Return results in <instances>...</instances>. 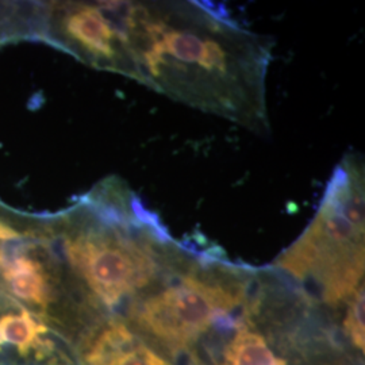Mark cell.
<instances>
[{"instance_id": "6da1fadb", "label": "cell", "mask_w": 365, "mask_h": 365, "mask_svg": "<svg viewBox=\"0 0 365 365\" xmlns=\"http://www.w3.org/2000/svg\"><path fill=\"white\" fill-rule=\"evenodd\" d=\"M133 78L267 137L272 41L197 1H126Z\"/></svg>"}, {"instance_id": "52a82bcc", "label": "cell", "mask_w": 365, "mask_h": 365, "mask_svg": "<svg viewBox=\"0 0 365 365\" xmlns=\"http://www.w3.org/2000/svg\"><path fill=\"white\" fill-rule=\"evenodd\" d=\"M120 315H103L73 342L78 365H173Z\"/></svg>"}, {"instance_id": "30bf717a", "label": "cell", "mask_w": 365, "mask_h": 365, "mask_svg": "<svg viewBox=\"0 0 365 365\" xmlns=\"http://www.w3.org/2000/svg\"><path fill=\"white\" fill-rule=\"evenodd\" d=\"M24 240V235L18 230H15L11 226L6 225L4 222L0 221V242H14Z\"/></svg>"}, {"instance_id": "7a4b0ae2", "label": "cell", "mask_w": 365, "mask_h": 365, "mask_svg": "<svg viewBox=\"0 0 365 365\" xmlns=\"http://www.w3.org/2000/svg\"><path fill=\"white\" fill-rule=\"evenodd\" d=\"M51 241L92 318L117 314L182 257L156 214L122 182L108 180L60 222Z\"/></svg>"}, {"instance_id": "5b68a950", "label": "cell", "mask_w": 365, "mask_h": 365, "mask_svg": "<svg viewBox=\"0 0 365 365\" xmlns=\"http://www.w3.org/2000/svg\"><path fill=\"white\" fill-rule=\"evenodd\" d=\"M56 37L88 64L133 78L125 1L66 3L54 13Z\"/></svg>"}, {"instance_id": "3957f363", "label": "cell", "mask_w": 365, "mask_h": 365, "mask_svg": "<svg viewBox=\"0 0 365 365\" xmlns=\"http://www.w3.org/2000/svg\"><path fill=\"white\" fill-rule=\"evenodd\" d=\"M265 274L182 253L179 261L120 314L161 351H190L212 327L255 312Z\"/></svg>"}, {"instance_id": "8992f818", "label": "cell", "mask_w": 365, "mask_h": 365, "mask_svg": "<svg viewBox=\"0 0 365 365\" xmlns=\"http://www.w3.org/2000/svg\"><path fill=\"white\" fill-rule=\"evenodd\" d=\"M0 365L78 364L60 327L0 291Z\"/></svg>"}, {"instance_id": "277c9868", "label": "cell", "mask_w": 365, "mask_h": 365, "mask_svg": "<svg viewBox=\"0 0 365 365\" xmlns=\"http://www.w3.org/2000/svg\"><path fill=\"white\" fill-rule=\"evenodd\" d=\"M364 182L363 158H342L313 221L276 260L306 294L331 307L364 288Z\"/></svg>"}, {"instance_id": "9c48e42d", "label": "cell", "mask_w": 365, "mask_h": 365, "mask_svg": "<svg viewBox=\"0 0 365 365\" xmlns=\"http://www.w3.org/2000/svg\"><path fill=\"white\" fill-rule=\"evenodd\" d=\"M345 330L353 345L364 352V288H361L352 299L346 303Z\"/></svg>"}, {"instance_id": "ba28073f", "label": "cell", "mask_w": 365, "mask_h": 365, "mask_svg": "<svg viewBox=\"0 0 365 365\" xmlns=\"http://www.w3.org/2000/svg\"><path fill=\"white\" fill-rule=\"evenodd\" d=\"M260 309L235 324L237 333L225 346L220 365H288L287 360L277 356L267 339L252 325V317Z\"/></svg>"}]
</instances>
